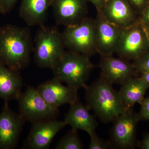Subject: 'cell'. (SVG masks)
Returning a JSON list of instances; mask_svg holds the SVG:
<instances>
[{"label":"cell","mask_w":149,"mask_h":149,"mask_svg":"<svg viewBox=\"0 0 149 149\" xmlns=\"http://www.w3.org/2000/svg\"><path fill=\"white\" fill-rule=\"evenodd\" d=\"M33 47L28 27L10 24L0 27V64L20 72L29 65Z\"/></svg>","instance_id":"cell-1"},{"label":"cell","mask_w":149,"mask_h":149,"mask_svg":"<svg viewBox=\"0 0 149 149\" xmlns=\"http://www.w3.org/2000/svg\"><path fill=\"white\" fill-rule=\"evenodd\" d=\"M84 88L86 105L102 122H112L126 110L119 91L101 76Z\"/></svg>","instance_id":"cell-2"},{"label":"cell","mask_w":149,"mask_h":149,"mask_svg":"<svg viewBox=\"0 0 149 149\" xmlns=\"http://www.w3.org/2000/svg\"><path fill=\"white\" fill-rule=\"evenodd\" d=\"M93 68L89 57L68 50L65 51L52 70L54 77L78 91L87 85Z\"/></svg>","instance_id":"cell-3"},{"label":"cell","mask_w":149,"mask_h":149,"mask_svg":"<svg viewBox=\"0 0 149 149\" xmlns=\"http://www.w3.org/2000/svg\"><path fill=\"white\" fill-rule=\"evenodd\" d=\"M61 32L56 26H40L35 35L33 52L35 64L52 70L65 51Z\"/></svg>","instance_id":"cell-4"},{"label":"cell","mask_w":149,"mask_h":149,"mask_svg":"<svg viewBox=\"0 0 149 149\" xmlns=\"http://www.w3.org/2000/svg\"><path fill=\"white\" fill-rule=\"evenodd\" d=\"M65 47L91 57L97 53L95 19L87 17L80 23L65 27L61 32Z\"/></svg>","instance_id":"cell-5"},{"label":"cell","mask_w":149,"mask_h":149,"mask_svg":"<svg viewBox=\"0 0 149 149\" xmlns=\"http://www.w3.org/2000/svg\"><path fill=\"white\" fill-rule=\"evenodd\" d=\"M17 100L19 114L25 121L32 123L56 119L59 113L58 108L49 104L37 88L32 86H28Z\"/></svg>","instance_id":"cell-6"},{"label":"cell","mask_w":149,"mask_h":149,"mask_svg":"<svg viewBox=\"0 0 149 149\" xmlns=\"http://www.w3.org/2000/svg\"><path fill=\"white\" fill-rule=\"evenodd\" d=\"M140 120L138 113L133 108L126 109L112 121L111 142L113 148L133 149L138 147L137 126Z\"/></svg>","instance_id":"cell-7"},{"label":"cell","mask_w":149,"mask_h":149,"mask_svg":"<svg viewBox=\"0 0 149 149\" xmlns=\"http://www.w3.org/2000/svg\"><path fill=\"white\" fill-rule=\"evenodd\" d=\"M149 51L148 40L142 24L122 29L115 52L118 57L134 61Z\"/></svg>","instance_id":"cell-8"},{"label":"cell","mask_w":149,"mask_h":149,"mask_svg":"<svg viewBox=\"0 0 149 149\" xmlns=\"http://www.w3.org/2000/svg\"><path fill=\"white\" fill-rule=\"evenodd\" d=\"M25 122L19 113L10 108L8 102H5L0 113V149L16 148Z\"/></svg>","instance_id":"cell-9"},{"label":"cell","mask_w":149,"mask_h":149,"mask_svg":"<svg viewBox=\"0 0 149 149\" xmlns=\"http://www.w3.org/2000/svg\"><path fill=\"white\" fill-rule=\"evenodd\" d=\"M22 148L47 149L58 133L67 125L64 121L52 119L32 123Z\"/></svg>","instance_id":"cell-10"},{"label":"cell","mask_w":149,"mask_h":149,"mask_svg":"<svg viewBox=\"0 0 149 149\" xmlns=\"http://www.w3.org/2000/svg\"><path fill=\"white\" fill-rule=\"evenodd\" d=\"M98 66L101 70L100 76L112 85H121L138 75L133 63L113 55L101 56Z\"/></svg>","instance_id":"cell-11"},{"label":"cell","mask_w":149,"mask_h":149,"mask_svg":"<svg viewBox=\"0 0 149 149\" xmlns=\"http://www.w3.org/2000/svg\"><path fill=\"white\" fill-rule=\"evenodd\" d=\"M97 53L100 56L115 53L123 29L109 22L100 11L95 19Z\"/></svg>","instance_id":"cell-12"},{"label":"cell","mask_w":149,"mask_h":149,"mask_svg":"<svg viewBox=\"0 0 149 149\" xmlns=\"http://www.w3.org/2000/svg\"><path fill=\"white\" fill-rule=\"evenodd\" d=\"M51 7L56 23L65 27L80 23L88 13L86 0H53Z\"/></svg>","instance_id":"cell-13"},{"label":"cell","mask_w":149,"mask_h":149,"mask_svg":"<svg viewBox=\"0 0 149 149\" xmlns=\"http://www.w3.org/2000/svg\"><path fill=\"white\" fill-rule=\"evenodd\" d=\"M100 11L108 21L121 29L139 23V13L128 0H108Z\"/></svg>","instance_id":"cell-14"},{"label":"cell","mask_w":149,"mask_h":149,"mask_svg":"<svg viewBox=\"0 0 149 149\" xmlns=\"http://www.w3.org/2000/svg\"><path fill=\"white\" fill-rule=\"evenodd\" d=\"M36 88L49 104L56 108L66 104H71L78 100L77 90L68 85L64 86L54 77Z\"/></svg>","instance_id":"cell-15"},{"label":"cell","mask_w":149,"mask_h":149,"mask_svg":"<svg viewBox=\"0 0 149 149\" xmlns=\"http://www.w3.org/2000/svg\"><path fill=\"white\" fill-rule=\"evenodd\" d=\"M70 105L63 120L66 125H70L73 130L85 131L90 137L96 133V128L98 123L95 116L90 113V109L86 104L78 100Z\"/></svg>","instance_id":"cell-16"},{"label":"cell","mask_w":149,"mask_h":149,"mask_svg":"<svg viewBox=\"0 0 149 149\" xmlns=\"http://www.w3.org/2000/svg\"><path fill=\"white\" fill-rule=\"evenodd\" d=\"M53 0H22L19 13L29 27L44 25Z\"/></svg>","instance_id":"cell-17"},{"label":"cell","mask_w":149,"mask_h":149,"mask_svg":"<svg viewBox=\"0 0 149 149\" xmlns=\"http://www.w3.org/2000/svg\"><path fill=\"white\" fill-rule=\"evenodd\" d=\"M22 85L19 71L0 64V98L6 102L17 100L22 93Z\"/></svg>","instance_id":"cell-18"},{"label":"cell","mask_w":149,"mask_h":149,"mask_svg":"<svg viewBox=\"0 0 149 149\" xmlns=\"http://www.w3.org/2000/svg\"><path fill=\"white\" fill-rule=\"evenodd\" d=\"M149 85L141 77L134 76L121 85L119 93L126 109L133 108L145 98Z\"/></svg>","instance_id":"cell-19"},{"label":"cell","mask_w":149,"mask_h":149,"mask_svg":"<svg viewBox=\"0 0 149 149\" xmlns=\"http://www.w3.org/2000/svg\"><path fill=\"white\" fill-rule=\"evenodd\" d=\"M56 149H82L84 146L79 138L77 130L71 129L58 141Z\"/></svg>","instance_id":"cell-20"},{"label":"cell","mask_w":149,"mask_h":149,"mask_svg":"<svg viewBox=\"0 0 149 149\" xmlns=\"http://www.w3.org/2000/svg\"><path fill=\"white\" fill-rule=\"evenodd\" d=\"M133 64L138 75L149 72V51L133 61Z\"/></svg>","instance_id":"cell-21"},{"label":"cell","mask_w":149,"mask_h":149,"mask_svg":"<svg viewBox=\"0 0 149 149\" xmlns=\"http://www.w3.org/2000/svg\"><path fill=\"white\" fill-rule=\"evenodd\" d=\"M88 149H110L114 148L110 141H107L100 138L96 133L91 136Z\"/></svg>","instance_id":"cell-22"},{"label":"cell","mask_w":149,"mask_h":149,"mask_svg":"<svg viewBox=\"0 0 149 149\" xmlns=\"http://www.w3.org/2000/svg\"><path fill=\"white\" fill-rule=\"evenodd\" d=\"M141 110L138 114L140 120H149V97L144 98L140 103Z\"/></svg>","instance_id":"cell-23"},{"label":"cell","mask_w":149,"mask_h":149,"mask_svg":"<svg viewBox=\"0 0 149 149\" xmlns=\"http://www.w3.org/2000/svg\"><path fill=\"white\" fill-rule=\"evenodd\" d=\"M139 14L148 5L149 0H128Z\"/></svg>","instance_id":"cell-24"},{"label":"cell","mask_w":149,"mask_h":149,"mask_svg":"<svg viewBox=\"0 0 149 149\" xmlns=\"http://www.w3.org/2000/svg\"><path fill=\"white\" fill-rule=\"evenodd\" d=\"M18 0H1L3 14L8 13L12 10Z\"/></svg>","instance_id":"cell-25"},{"label":"cell","mask_w":149,"mask_h":149,"mask_svg":"<svg viewBox=\"0 0 149 149\" xmlns=\"http://www.w3.org/2000/svg\"><path fill=\"white\" fill-rule=\"evenodd\" d=\"M139 22L142 25L149 24V4L139 14Z\"/></svg>","instance_id":"cell-26"},{"label":"cell","mask_w":149,"mask_h":149,"mask_svg":"<svg viewBox=\"0 0 149 149\" xmlns=\"http://www.w3.org/2000/svg\"><path fill=\"white\" fill-rule=\"evenodd\" d=\"M87 2L91 3L95 7L97 11L101 10L104 6L108 0H86Z\"/></svg>","instance_id":"cell-27"},{"label":"cell","mask_w":149,"mask_h":149,"mask_svg":"<svg viewBox=\"0 0 149 149\" xmlns=\"http://www.w3.org/2000/svg\"><path fill=\"white\" fill-rule=\"evenodd\" d=\"M138 147L142 149H149V133L145 135L143 140L138 143Z\"/></svg>","instance_id":"cell-28"},{"label":"cell","mask_w":149,"mask_h":149,"mask_svg":"<svg viewBox=\"0 0 149 149\" xmlns=\"http://www.w3.org/2000/svg\"><path fill=\"white\" fill-rule=\"evenodd\" d=\"M140 75L141 78L149 85V72H146Z\"/></svg>","instance_id":"cell-29"},{"label":"cell","mask_w":149,"mask_h":149,"mask_svg":"<svg viewBox=\"0 0 149 149\" xmlns=\"http://www.w3.org/2000/svg\"><path fill=\"white\" fill-rule=\"evenodd\" d=\"M144 27V29L146 33L147 37H148V40L149 44V24H146V25H142Z\"/></svg>","instance_id":"cell-30"},{"label":"cell","mask_w":149,"mask_h":149,"mask_svg":"<svg viewBox=\"0 0 149 149\" xmlns=\"http://www.w3.org/2000/svg\"><path fill=\"white\" fill-rule=\"evenodd\" d=\"M0 14H3L2 6L1 1V0H0Z\"/></svg>","instance_id":"cell-31"},{"label":"cell","mask_w":149,"mask_h":149,"mask_svg":"<svg viewBox=\"0 0 149 149\" xmlns=\"http://www.w3.org/2000/svg\"><path fill=\"white\" fill-rule=\"evenodd\" d=\"M0 27H1V26H0Z\"/></svg>","instance_id":"cell-32"}]
</instances>
